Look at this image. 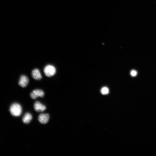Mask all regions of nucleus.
Segmentation results:
<instances>
[{
	"instance_id": "nucleus-2",
	"label": "nucleus",
	"mask_w": 156,
	"mask_h": 156,
	"mask_svg": "<svg viewBox=\"0 0 156 156\" xmlns=\"http://www.w3.org/2000/svg\"><path fill=\"white\" fill-rule=\"evenodd\" d=\"M44 72L45 75L47 77H51L55 74L56 70L53 66L48 65L44 68Z\"/></svg>"
},
{
	"instance_id": "nucleus-1",
	"label": "nucleus",
	"mask_w": 156,
	"mask_h": 156,
	"mask_svg": "<svg viewBox=\"0 0 156 156\" xmlns=\"http://www.w3.org/2000/svg\"><path fill=\"white\" fill-rule=\"evenodd\" d=\"M10 111L11 114L13 116L18 117L20 116L22 113V108L19 104L14 103L11 105Z\"/></svg>"
},
{
	"instance_id": "nucleus-10",
	"label": "nucleus",
	"mask_w": 156,
	"mask_h": 156,
	"mask_svg": "<svg viewBox=\"0 0 156 156\" xmlns=\"http://www.w3.org/2000/svg\"><path fill=\"white\" fill-rule=\"evenodd\" d=\"M131 75L133 76H135L137 74V72L135 70H132L131 72Z\"/></svg>"
},
{
	"instance_id": "nucleus-7",
	"label": "nucleus",
	"mask_w": 156,
	"mask_h": 156,
	"mask_svg": "<svg viewBox=\"0 0 156 156\" xmlns=\"http://www.w3.org/2000/svg\"><path fill=\"white\" fill-rule=\"evenodd\" d=\"M32 75L33 78L36 80H40L42 78L41 73L37 69H35L33 70Z\"/></svg>"
},
{
	"instance_id": "nucleus-8",
	"label": "nucleus",
	"mask_w": 156,
	"mask_h": 156,
	"mask_svg": "<svg viewBox=\"0 0 156 156\" xmlns=\"http://www.w3.org/2000/svg\"><path fill=\"white\" fill-rule=\"evenodd\" d=\"M32 116L31 114L28 112L26 113L23 116V122L24 123L28 124L32 120Z\"/></svg>"
},
{
	"instance_id": "nucleus-6",
	"label": "nucleus",
	"mask_w": 156,
	"mask_h": 156,
	"mask_svg": "<svg viewBox=\"0 0 156 156\" xmlns=\"http://www.w3.org/2000/svg\"><path fill=\"white\" fill-rule=\"evenodd\" d=\"M50 119V116L47 114L42 113L39 116L38 120L42 124H45L48 123Z\"/></svg>"
},
{
	"instance_id": "nucleus-4",
	"label": "nucleus",
	"mask_w": 156,
	"mask_h": 156,
	"mask_svg": "<svg viewBox=\"0 0 156 156\" xmlns=\"http://www.w3.org/2000/svg\"><path fill=\"white\" fill-rule=\"evenodd\" d=\"M34 108L35 110L37 112H43L45 110L46 108L44 105L38 101L36 102L35 103Z\"/></svg>"
},
{
	"instance_id": "nucleus-3",
	"label": "nucleus",
	"mask_w": 156,
	"mask_h": 156,
	"mask_svg": "<svg viewBox=\"0 0 156 156\" xmlns=\"http://www.w3.org/2000/svg\"><path fill=\"white\" fill-rule=\"evenodd\" d=\"M44 96V93L40 89H36L31 92L30 96L31 98L35 99L39 97L43 98Z\"/></svg>"
},
{
	"instance_id": "nucleus-5",
	"label": "nucleus",
	"mask_w": 156,
	"mask_h": 156,
	"mask_svg": "<svg viewBox=\"0 0 156 156\" xmlns=\"http://www.w3.org/2000/svg\"><path fill=\"white\" fill-rule=\"evenodd\" d=\"M29 80L28 78L25 75L21 76L19 82V84L23 88L26 87L29 83Z\"/></svg>"
},
{
	"instance_id": "nucleus-9",
	"label": "nucleus",
	"mask_w": 156,
	"mask_h": 156,
	"mask_svg": "<svg viewBox=\"0 0 156 156\" xmlns=\"http://www.w3.org/2000/svg\"><path fill=\"white\" fill-rule=\"evenodd\" d=\"M101 91L102 94L106 95L108 93L109 90L108 88L104 87L102 89Z\"/></svg>"
}]
</instances>
